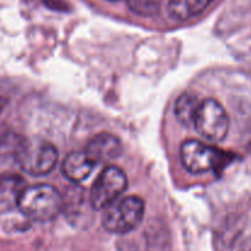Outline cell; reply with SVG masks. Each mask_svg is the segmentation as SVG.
Here are the masks:
<instances>
[{
    "label": "cell",
    "instance_id": "5bb4252c",
    "mask_svg": "<svg viewBox=\"0 0 251 251\" xmlns=\"http://www.w3.org/2000/svg\"><path fill=\"white\" fill-rule=\"evenodd\" d=\"M239 251H251V237L247 238V239L243 242V244L240 245Z\"/></svg>",
    "mask_w": 251,
    "mask_h": 251
},
{
    "label": "cell",
    "instance_id": "8992f818",
    "mask_svg": "<svg viewBox=\"0 0 251 251\" xmlns=\"http://www.w3.org/2000/svg\"><path fill=\"white\" fill-rule=\"evenodd\" d=\"M58 162V150L49 142L26 140L19 158L20 168L33 176H42L50 173Z\"/></svg>",
    "mask_w": 251,
    "mask_h": 251
},
{
    "label": "cell",
    "instance_id": "2e32d148",
    "mask_svg": "<svg viewBox=\"0 0 251 251\" xmlns=\"http://www.w3.org/2000/svg\"><path fill=\"white\" fill-rule=\"evenodd\" d=\"M109 1H118V0H109Z\"/></svg>",
    "mask_w": 251,
    "mask_h": 251
},
{
    "label": "cell",
    "instance_id": "3957f363",
    "mask_svg": "<svg viewBox=\"0 0 251 251\" xmlns=\"http://www.w3.org/2000/svg\"><path fill=\"white\" fill-rule=\"evenodd\" d=\"M193 126L207 141L221 142L227 137L229 118L220 102L207 98L199 104Z\"/></svg>",
    "mask_w": 251,
    "mask_h": 251
},
{
    "label": "cell",
    "instance_id": "9c48e42d",
    "mask_svg": "<svg viewBox=\"0 0 251 251\" xmlns=\"http://www.w3.org/2000/svg\"><path fill=\"white\" fill-rule=\"evenodd\" d=\"M24 179L16 174H4L0 176V213L17 207L19 198L25 188Z\"/></svg>",
    "mask_w": 251,
    "mask_h": 251
},
{
    "label": "cell",
    "instance_id": "9a60e30c",
    "mask_svg": "<svg viewBox=\"0 0 251 251\" xmlns=\"http://www.w3.org/2000/svg\"><path fill=\"white\" fill-rule=\"evenodd\" d=\"M6 98H4V97H0V113L2 112V109H4L5 108V105H6Z\"/></svg>",
    "mask_w": 251,
    "mask_h": 251
},
{
    "label": "cell",
    "instance_id": "8fae6325",
    "mask_svg": "<svg viewBox=\"0 0 251 251\" xmlns=\"http://www.w3.org/2000/svg\"><path fill=\"white\" fill-rule=\"evenodd\" d=\"M199 104H200L199 98L191 93H183L179 96L174 105V113L178 122L185 126H191Z\"/></svg>",
    "mask_w": 251,
    "mask_h": 251
},
{
    "label": "cell",
    "instance_id": "ba28073f",
    "mask_svg": "<svg viewBox=\"0 0 251 251\" xmlns=\"http://www.w3.org/2000/svg\"><path fill=\"white\" fill-rule=\"evenodd\" d=\"M95 164L88 159L85 152H71L64 159L61 171L71 183H81L92 173Z\"/></svg>",
    "mask_w": 251,
    "mask_h": 251
},
{
    "label": "cell",
    "instance_id": "7c38bea8",
    "mask_svg": "<svg viewBox=\"0 0 251 251\" xmlns=\"http://www.w3.org/2000/svg\"><path fill=\"white\" fill-rule=\"evenodd\" d=\"M26 144V139L16 134H6L0 139V162L19 164L20 154Z\"/></svg>",
    "mask_w": 251,
    "mask_h": 251
},
{
    "label": "cell",
    "instance_id": "5b68a950",
    "mask_svg": "<svg viewBox=\"0 0 251 251\" xmlns=\"http://www.w3.org/2000/svg\"><path fill=\"white\" fill-rule=\"evenodd\" d=\"M126 188L127 176L125 172L119 167H105L91 189V206L93 210H103L119 199Z\"/></svg>",
    "mask_w": 251,
    "mask_h": 251
},
{
    "label": "cell",
    "instance_id": "277c9868",
    "mask_svg": "<svg viewBox=\"0 0 251 251\" xmlns=\"http://www.w3.org/2000/svg\"><path fill=\"white\" fill-rule=\"evenodd\" d=\"M183 166L193 174H203L217 171L227 163L228 156L217 147L206 145L199 140H186L180 147Z\"/></svg>",
    "mask_w": 251,
    "mask_h": 251
},
{
    "label": "cell",
    "instance_id": "7a4b0ae2",
    "mask_svg": "<svg viewBox=\"0 0 251 251\" xmlns=\"http://www.w3.org/2000/svg\"><path fill=\"white\" fill-rule=\"evenodd\" d=\"M145 215V202L139 196L117 199L103 208L102 226L113 234H126L141 225Z\"/></svg>",
    "mask_w": 251,
    "mask_h": 251
},
{
    "label": "cell",
    "instance_id": "4fadbf2b",
    "mask_svg": "<svg viewBox=\"0 0 251 251\" xmlns=\"http://www.w3.org/2000/svg\"><path fill=\"white\" fill-rule=\"evenodd\" d=\"M126 2L134 14L142 17L154 16L161 7V0H126Z\"/></svg>",
    "mask_w": 251,
    "mask_h": 251
},
{
    "label": "cell",
    "instance_id": "52a82bcc",
    "mask_svg": "<svg viewBox=\"0 0 251 251\" xmlns=\"http://www.w3.org/2000/svg\"><path fill=\"white\" fill-rule=\"evenodd\" d=\"M95 166L109 163L119 158L123 152V144L112 134H98L90 140L83 151Z\"/></svg>",
    "mask_w": 251,
    "mask_h": 251
},
{
    "label": "cell",
    "instance_id": "6da1fadb",
    "mask_svg": "<svg viewBox=\"0 0 251 251\" xmlns=\"http://www.w3.org/2000/svg\"><path fill=\"white\" fill-rule=\"evenodd\" d=\"M64 200L55 188L47 184L25 186L17 202L20 212L28 220L48 222L63 210Z\"/></svg>",
    "mask_w": 251,
    "mask_h": 251
},
{
    "label": "cell",
    "instance_id": "30bf717a",
    "mask_svg": "<svg viewBox=\"0 0 251 251\" xmlns=\"http://www.w3.org/2000/svg\"><path fill=\"white\" fill-rule=\"evenodd\" d=\"M213 0H169L168 12L176 20H189L200 15Z\"/></svg>",
    "mask_w": 251,
    "mask_h": 251
}]
</instances>
